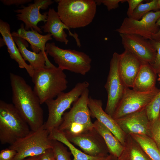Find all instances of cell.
Instances as JSON below:
<instances>
[{
  "mask_svg": "<svg viewBox=\"0 0 160 160\" xmlns=\"http://www.w3.org/2000/svg\"><path fill=\"white\" fill-rule=\"evenodd\" d=\"M9 76L13 104L31 130H37L44 124L43 110L38 97L23 77L12 73Z\"/></svg>",
  "mask_w": 160,
  "mask_h": 160,
  "instance_id": "6da1fadb",
  "label": "cell"
},
{
  "mask_svg": "<svg viewBox=\"0 0 160 160\" xmlns=\"http://www.w3.org/2000/svg\"><path fill=\"white\" fill-rule=\"evenodd\" d=\"M33 90L41 104L54 99L67 87L68 81L63 71L58 67L45 66L34 70L31 78Z\"/></svg>",
  "mask_w": 160,
  "mask_h": 160,
  "instance_id": "7a4b0ae2",
  "label": "cell"
},
{
  "mask_svg": "<svg viewBox=\"0 0 160 160\" xmlns=\"http://www.w3.org/2000/svg\"><path fill=\"white\" fill-rule=\"evenodd\" d=\"M89 90L86 89L73 104L68 112L64 114L58 128L66 138L77 135L94 128L88 106Z\"/></svg>",
  "mask_w": 160,
  "mask_h": 160,
  "instance_id": "3957f363",
  "label": "cell"
},
{
  "mask_svg": "<svg viewBox=\"0 0 160 160\" xmlns=\"http://www.w3.org/2000/svg\"><path fill=\"white\" fill-rule=\"evenodd\" d=\"M57 13L62 21L70 28L85 27L94 19L97 4L93 0H57Z\"/></svg>",
  "mask_w": 160,
  "mask_h": 160,
  "instance_id": "277c9868",
  "label": "cell"
},
{
  "mask_svg": "<svg viewBox=\"0 0 160 160\" xmlns=\"http://www.w3.org/2000/svg\"><path fill=\"white\" fill-rule=\"evenodd\" d=\"M30 128L13 104L0 100V141L11 145L30 132Z\"/></svg>",
  "mask_w": 160,
  "mask_h": 160,
  "instance_id": "5b68a950",
  "label": "cell"
},
{
  "mask_svg": "<svg viewBox=\"0 0 160 160\" xmlns=\"http://www.w3.org/2000/svg\"><path fill=\"white\" fill-rule=\"evenodd\" d=\"M89 86V83L86 81L78 82L69 92L65 93L63 92L59 94L56 99L45 102L48 115L44 125V128L49 133L54 129L58 128L65 111L71 108V105L79 99Z\"/></svg>",
  "mask_w": 160,
  "mask_h": 160,
  "instance_id": "8992f818",
  "label": "cell"
},
{
  "mask_svg": "<svg viewBox=\"0 0 160 160\" xmlns=\"http://www.w3.org/2000/svg\"><path fill=\"white\" fill-rule=\"evenodd\" d=\"M46 48V52L63 71L67 70L85 75L91 69L92 59L83 52L63 49L57 46L54 42L47 43Z\"/></svg>",
  "mask_w": 160,
  "mask_h": 160,
  "instance_id": "52a82bcc",
  "label": "cell"
},
{
  "mask_svg": "<svg viewBox=\"0 0 160 160\" xmlns=\"http://www.w3.org/2000/svg\"><path fill=\"white\" fill-rule=\"evenodd\" d=\"M49 134L44 124L37 130H31L26 136L10 145L9 148L17 152L13 160H22L28 157L40 156L52 148V140L49 137Z\"/></svg>",
  "mask_w": 160,
  "mask_h": 160,
  "instance_id": "ba28073f",
  "label": "cell"
},
{
  "mask_svg": "<svg viewBox=\"0 0 160 160\" xmlns=\"http://www.w3.org/2000/svg\"><path fill=\"white\" fill-rule=\"evenodd\" d=\"M160 92L156 87L147 92H139L126 87L112 116L114 119L145 108Z\"/></svg>",
  "mask_w": 160,
  "mask_h": 160,
  "instance_id": "9c48e42d",
  "label": "cell"
},
{
  "mask_svg": "<svg viewBox=\"0 0 160 160\" xmlns=\"http://www.w3.org/2000/svg\"><path fill=\"white\" fill-rule=\"evenodd\" d=\"M120 54L115 52L110 62L109 71L105 88L107 93L105 112L112 117L126 87L120 76L119 70Z\"/></svg>",
  "mask_w": 160,
  "mask_h": 160,
  "instance_id": "30bf717a",
  "label": "cell"
},
{
  "mask_svg": "<svg viewBox=\"0 0 160 160\" xmlns=\"http://www.w3.org/2000/svg\"><path fill=\"white\" fill-rule=\"evenodd\" d=\"M160 17V10L151 11L139 20L129 17L125 18L120 26L116 31L119 34L138 35L149 40L158 31L159 27L156 22Z\"/></svg>",
  "mask_w": 160,
  "mask_h": 160,
  "instance_id": "8fae6325",
  "label": "cell"
},
{
  "mask_svg": "<svg viewBox=\"0 0 160 160\" xmlns=\"http://www.w3.org/2000/svg\"><path fill=\"white\" fill-rule=\"evenodd\" d=\"M54 1L51 0H34L33 3L27 6H23L21 9L15 10L17 13V20L24 24V28L27 31L33 29L40 33H42L41 29L37 25L41 21L46 22L48 12L41 13L40 9H46Z\"/></svg>",
  "mask_w": 160,
  "mask_h": 160,
  "instance_id": "7c38bea8",
  "label": "cell"
},
{
  "mask_svg": "<svg viewBox=\"0 0 160 160\" xmlns=\"http://www.w3.org/2000/svg\"><path fill=\"white\" fill-rule=\"evenodd\" d=\"M66 138L88 155L106 156L109 155L103 138L95 128L82 133Z\"/></svg>",
  "mask_w": 160,
  "mask_h": 160,
  "instance_id": "4fadbf2b",
  "label": "cell"
},
{
  "mask_svg": "<svg viewBox=\"0 0 160 160\" xmlns=\"http://www.w3.org/2000/svg\"><path fill=\"white\" fill-rule=\"evenodd\" d=\"M122 44L127 50L137 57L142 62L152 65L156 51L150 40L140 36L131 34H120Z\"/></svg>",
  "mask_w": 160,
  "mask_h": 160,
  "instance_id": "5bb4252c",
  "label": "cell"
},
{
  "mask_svg": "<svg viewBox=\"0 0 160 160\" xmlns=\"http://www.w3.org/2000/svg\"><path fill=\"white\" fill-rule=\"evenodd\" d=\"M115 120L127 135L139 134L150 137V121L145 108Z\"/></svg>",
  "mask_w": 160,
  "mask_h": 160,
  "instance_id": "9a60e30c",
  "label": "cell"
},
{
  "mask_svg": "<svg viewBox=\"0 0 160 160\" xmlns=\"http://www.w3.org/2000/svg\"><path fill=\"white\" fill-rule=\"evenodd\" d=\"M101 100L94 99L89 97L88 106L91 117L96 118V120L109 129L124 146L128 135L121 129L115 120L103 110Z\"/></svg>",
  "mask_w": 160,
  "mask_h": 160,
  "instance_id": "2e32d148",
  "label": "cell"
},
{
  "mask_svg": "<svg viewBox=\"0 0 160 160\" xmlns=\"http://www.w3.org/2000/svg\"><path fill=\"white\" fill-rule=\"evenodd\" d=\"M41 27L44 32L50 33L56 41L64 43L65 44L69 41L67 39V35L64 30L66 29L68 31L69 35L75 39L77 46L79 47L81 46L78 34L73 33L70 31V28L62 21L57 12L53 8L49 9L47 21Z\"/></svg>",
  "mask_w": 160,
  "mask_h": 160,
  "instance_id": "e0dca14e",
  "label": "cell"
},
{
  "mask_svg": "<svg viewBox=\"0 0 160 160\" xmlns=\"http://www.w3.org/2000/svg\"><path fill=\"white\" fill-rule=\"evenodd\" d=\"M142 62L128 51L125 49L120 54L119 70L121 77L125 86L132 88Z\"/></svg>",
  "mask_w": 160,
  "mask_h": 160,
  "instance_id": "ac0fdd59",
  "label": "cell"
},
{
  "mask_svg": "<svg viewBox=\"0 0 160 160\" xmlns=\"http://www.w3.org/2000/svg\"><path fill=\"white\" fill-rule=\"evenodd\" d=\"M9 24L2 20H0V33L7 47V51L11 59L18 64L20 68L25 69L29 76L32 78L34 70L28 64L22 57L11 32Z\"/></svg>",
  "mask_w": 160,
  "mask_h": 160,
  "instance_id": "d6986e66",
  "label": "cell"
},
{
  "mask_svg": "<svg viewBox=\"0 0 160 160\" xmlns=\"http://www.w3.org/2000/svg\"><path fill=\"white\" fill-rule=\"evenodd\" d=\"M22 57L25 61H28L29 65L34 70L44 67L54 66L49 60L47 53L42 52L38 53L29 50L27 48L28 46L27 41L17 36H12Z\"/></svg>",
  "mask_w": 160,
  "mask_h": 160,
  "instance_id": "ffe728a7",
  "label": "cell"
},
{
  "mask_svg": "<svg viewBox=\"0 0 160 160\" xmlns=\"http://www.w3.org/2000/svg\"><path fill=\"white\" fill-rule=\"evenodd\" d=\"M12 35V36L20 37L29 42L33 51L36 53L42 52L47 53V42L52 39V36L50 33L43 35L33 29L29 31L25 30L23 23L21 24L17 31L13 32Z\"/></svg>",
  "mask_w": 160,
  "mask_h": 160,
  "instance_id": "44dd1931",
  "label": "cell"
},
{
  "mask_svg": "<svg viewBox=\"0 0 160 160\" xmlns=\"http://www.w3.org/2000/svg\"><path fill=\"white\" fill-rule=\"evenodd\" d=\"M157 73L152 65L146 63H142L132 88L139 92H147L156 87Z\"/></svg>",
  "mask_w": 160,
  "mask_h": 160,
  "instance_id": "7402d4cb",
  "label": "cell"
},
{
  "mask_svg": "<svg viewBox=\"0 0 160 160\" xmlns=\"http://www.w3.org/2000/svg\"><path fill=\"white\" fill-rule=\"evenodd\" d=\"M93 123L95 128L103 138L109 154L118 158L124 146L109 129L98 121L96 120Z\"/></svg>",
  "mask_w": 160,
  "mask_h": 160,
  "instance_id": "603a6c76",
  "label": "cell"
},
{
  "mask_svg": "<svg viewBox=\"0 0 160 160\" xmlns=\"http://www.w3.org/2000/svg\"><path fill=\"white\" fill-rule=\"evenodd\" d=\"M49 136L50 140L58 141L67 147L73 156V160H103L108 156H93L82 152L70 142L58 128L55 129L50 132Z\"/></svg>",
  "mask_w": 160,
  "mask_h": 160,
  "instance_id": "cb8c5ba5",
  "label": "cell"
},
{
  "mask_svg": "<svg viewBox=\"0 0 160 160\" xmlns=\"http://www.w3.org/2000/svg\"><path fill=\"white\" fill-rule=\"evenodd\" d=\"M118 160H150L138 143L128 135L124 149Z\"/></svg>",
  "mask_w": 160,
  "mask_h": 160,
  "instance_id": "d4e9b609",
  "label": "cell"
},
{
  "mask_svg": "<svg viewBox=\"0 0 160 160\" xmlns=\"http://www.w3.org/2000/svg\"><path fill=\"white\" fill-rule=\"evenodd\" d=\"M129 135L138 143L150 160H160V151L151 137L143 135Z\"/></svg>",
  "mask_w": 160,
  "mask_h": 160,
  "instance_id": "484cf974",
  "label": "cell"
},
{
  "mask_svg": "<svg viewBox=\"0 0 160 160\" xmlns=\"http://www.w3.org/2000/svg\"><path fill=\"white\" fill-rule=\"evenodd\" d=\"M157 10H158V0H153L145 3H141L134 10L129 18L136 20H139L148 12L152 10L157 11Z\"/></svg>",
  "mask_w": 160,
  "mask_h": 160,
  "instance_id": "4316f807",
  "label": "cell"
},
{
  "mask_svg": "<svg viewBox=\"0 0 160 160\" xmlns=\"http://www.w3.org/2000/svg\"><path fill=\"white\" fill-rule=\"evenodd\" d=\"M52 149L55 160H71V152L62 143L55 140H52Z\"/></svg>",
  "mask_w": 160,
  "mask_h": 160,
  "instance_id": "83f0119b",
  "label": "cell"
},
{
  "mask_svg": "<svg viewBox=\"0 0 160 160\" xmlns=\"http://www.w3.org/2000/svg\"><path fill=\"white\" fill-rule=\"evenodd\" d=\"M146 114L150 122L154 121L160 113V92L146 106Z\"/></svg>",
  "mask_w": 160,
  "mask_h": 160,
  "instance_id": "f1b7e54d",
  "label": "cell"
},
{
  "mask_svg": "<svg viewBox=\"0 0 160 160\" xmlns=\"http://www.w3.org/2000/svg\"><path fill=\"white\" fill-rule=\"evenodd\" d=\"M149 132L150 137L160 151V113L156 119L150 122Z\"/></svg>",
  "mask_w": 160,
  "mask_h": 160,
  "instance_id": "f546056e",
  "label": "cell"
},
{
  "mask_svg": "<svg viewBox=\"0 0 160 160\" xmlns=\"http://www.w3.org/2000/svg\"><path fill=\"white\" fill-rule=\"evenodd\" d=\"M150 41L156 51L155 60L153 63L151 65L156 73L159 74L160 73V41L151 40Z\"/></svg>",
  "mask_w": 160,
  "mask_h": 160,
  "instance_id": "4dcf8cb0",
  "label": "cell"
},
{
  "mask_svg": "<svg viewBox=\"0 0 160 160\" xmlns=\"http://www.w3.org/2000/svg\"><path fill=\"white\" fill-rule=\"evenodd\" d=\"M95 1L97 5H100L102 4L105 6L109 11L118 8L120 2L126 1V0H96Z\"/></svg>",
  "mask_w": 160,
  "mask_h": 160,
  "instance_id": "1f68e13d",
  "label": "cell"
},
{
  "mask_svg": "<svg viewBox=\"0 0 160 160\" xmlns=\"http://www.w3.org/2000/svg\"><path fill=\"white\" fill-rule=\"evenodd\" d=\"M17 153L15 150L6 148L1 150L0 152V160H13Z\"/></svg>",
  "mask_w": 160,
  "mask_h": 160,
  "instance_id": "d6a6232c",
  "label": "cell"
},
{
  "mask_svg": "<svg viewBox=\"0 0 160 160\" xmlns=\"http://www.w3.org/2000/svg\"><path fill=\"white\" fill-rule=\"evenodd\" d=\"M144 0H126L129 4V8L128 9L127 14L128 17H130L134 11Z\"/></svg>",
  "mask_w": 160,
  "mask_h": 160,
  "instance_id": "836d02e7",
  "label": "cell"
},
{
  "mask_svg": "<svg viewBox=\"0 0 160 160\" xmlns=\"http://www.w3.org/2000/svg\"><path fill=\"white\" fill-rule=\"evenodd\" d=\"M4 5L10 6L12 5L18 6L29 3L31 0H0Z\"/></svg>",
  "mask_w": 160,
  "mask_h": 160,
  "instance_id": "e575fe53",
  "label": "cell"
},
{
  "mask_svg": "<svg viewBox=\"0 0 160 160\" xmlns=\"http://www.w3.org/2000/svg\"><path fill=\"white\" fill-rule=\"evenodd\" d=\"M39 160H55L52 148L47 149L41 155Z\"/></svg>",
  "mask_w": 160,
  "mask_h": 160,
  "instance_id": "d590c367",
  "label": "cell"
},
{
  "mask_svg": "<svg viewBox=\"0 0 160 160\" xmlns=\"http://www.w3.org/2000/svg\"><path fill=\"white\" fill-rule=\"evenodd\" d=\"M156 23L157 25L159 27V30L158 32L152 37V40L159 41H160V17L157 20Z\"/></svg>",
  "mask_w": 160,
  "mask_h": 160,
  "instance_id": "8d00e7d4",
  "label": "cell"
},
{
  "mask_svg": "<svg viewBox=\"0 0 160 160\" xmlns=\"http://www.w3.org/2000/svg\"><path fill=\"white\" fill-rule=\"evenodd\" d=\"M40 155L28 157L22 160H39Z\"/></svg>",
  "mask_w": 160,
  "mask_h": 160,
  "instance_id": "74e56055",
  "label": "cell"
},
{
  "mask_svg": "<svg viewBox=\"0 0 160 160\" xmlns=\"http://www.w3.org/2000/svg\"><path fill=\"white\" fill-rule=\"evenodd\" d=\"M107 160H118V158L109 154Z\"/></svg>",
  "mask_w": 160,
  "mask_h": 160,
  "instance_id": "f35d334b",
  "label": "cell"
},
{
  "mask_svg": "<svg viewBox=\"0 0 160 160\" xmlns=\"http://www.w3.org/2000/svg\"><path fill=\"white\" fill-rule=\"evenodd\" d=\"M158 10H160V0H158Z\"/></svg>",
  "mask_w": 160,
  "mask_h": 160,
  "instance_id": "ab89813d",
  "label": "cell"
},
{
  "mask_svg": "<svg viewBox=\"0 0 160 160\" xmlns=\"http://www.w3.org/2000/svg\"><path fill=\"white\" fill-rule=\"evenodd\" d=\"M109 155H108L107 156H106L105 158L103 159V160H107L108 157Z\"/></svg>",
  "mask_w": 160,
  "mask_h": 160,
  "instance_id": "60d3db41",
  "label": "cell"
},
{
  "mask_svg": "<svg viewBox=\"0 0 160 160\" xmlns=\"http://www.w3.org/2000/svg\"><path fill=\"white\" fill-rule=\"evenodd\" d=\"M159 78L157 80L159 81H160V76H159Z\"/></svg>",
  "mask_w": 160,
  "mask_h": 160,
  "instance_id": "b9f144b4",
  "label": "cell"
},
{
  "mask_svg": "<svg viewBox=\"0 0 160 160\" xmlns=\"http://www.w3.org/2000/svg\"><path fill=\"white\" fill-rule=\"evenodd\" d=\"M158 76H160V73L158 74Z\"/></svg>",
  "mask_w": 160,
  "mask_h": 160,
  "instance_id": "7bdbcfd3",
  "label": "cell"
}]
</instances>
